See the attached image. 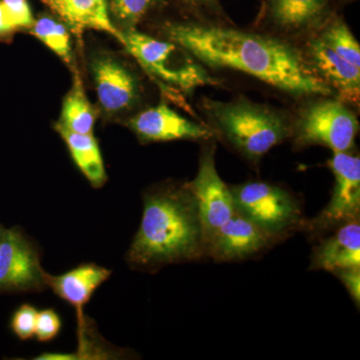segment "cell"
Returning a JSON list of instances; mask_svg holds the SVG:
<instances>
[{"label":"cell","mask_w":360,"mask_h":360,"mask_svg":"<svg viewBox=\"0 0 360 360\" xmlns=\"http://www.w3.org/2000/svg\"><path fill=\"white\" fill-rule=\"evenodd\" d=\"M39 310L32 305H20L11 317V328L20 340H30L34 336L35 322Z\"/></svg>","instance_id":"603a6c76"},{"label":"cell","mask_w":360,"mask_h":360,"mask_svg":"<svg viewBox=\"0 0 360 360\" xmlns=\"http://www.w3.org/2000/svg\"><path fill=\"white\" fill-rule=\"evenodd\" d=\"M4 231H6V229L0 225V246H1L2 239H4Z\"/></svg>","instance_id":"f1b7e54d"},{"label":"cell","mask_w":360,"mask_h":360,"mask_svg":"<svg viewBox=\"0 0 360 360\" xmlns=\"http://www.w3.org/2000/svg\"><path fill=\"white\" fill-rule=\"evenodd\" d=\"M165 32L170 41L212 68L241 71L293 96L333 94L302 52L281 40L196 23H170Z\"/></svg>","instance_id":"6da1fadb"},{"label":"cell","mask_w":360,"mask_h":360,"mask_svg":"<svg viewBox=\"0 0 360 360\" xmlns=\"http://www.w3.org/2000/svg\"><path fill=\"white\" fill-rule=\"evenodd\" d=\"M236 212L277 243L302 231L305 219L300 198L283 187L264 181L229 186Z\"/></svg>","instance_id":"5b68a950"},{"label":"cell","mask_w":360,"mask_h":360,"mask_svg":"<svg viewBox=\"0 0 360 360\" xmlns=\"http://www.w3.org/2000/svg\"><path fill=\"white\" fill-rule=\"evenodd\" d=\"M212 110L225 141L253 163L290 135L281 116L248 101L212 104Z\"/></svg>","instance_id":"3957f363"},{"label":"cell","mask_w":360,"mask_h":360,"mask_svg":"<svg viewBox=\"0 0 360 360\" xmlns=\"http://www.w3.org/2000/svg\"><path fill=\"white\" fill-rule=\"evenodd\" d=\"M75 35L87 30L108 33L122 42V32L110 18L108 0H41Z\"/></svg>","instance_id":"9a60e30c"},{"label":"cell","mask_w":360,"mask_h":360,"mask_svg":"<svg viewBox=\"0 0 360 360\" xmlns=\"http://www.w3.org/2000/svg\"><path fill=\"white\" fill-rule=\"evenodd\" d=\"M111 274L110 269L101 265L84 264L59 276H52L45 271L44 281L47 288L77 310L80 329L85 326L84 307L97 288L110 278Z\"/></svg>","instance_id":"4fadbf2b"},{"label":"cell","mask_w":360,"mask_h":360,"mask_svg":"<svg viewBox=\"0 0 360 360\" xmlns=\"http://www.w3.org/2000/svg\"><path fill=\"white\" fill-rule=\"evenodd\" d=\"M58 123L66 129L77 134H87L94 132L96 113L87 99L82 80L78 75H75L72 89L65 97Z\"/></svg>","instance_id":"ac0fdd59"},{"label":"cell","mask_w":360,"mask_h":360,"mask_svg":"<svg viewBox=\"0 0 360 360\" xmlns=\"http://www.w3.org/2000/svg\"><path fill=\"white\" fill-rule=\"evenodd\" d=\"M357 118L338 101L314 103L303 112L296 127L298 146H326L333 153H349L359 132Z\"/></svg>","instance_id":"52a82bcc"},{"label":"cell","mask_w":360,"mask_h":360,"mask_svg":"<svg viewBox=\"0 0 360 360\" xmlns=\"http://www.w3.org/2000/svg\"><path fill=\"white\" fill-rule=\"evenodd\" d=\"M99 103L108 113L129 110L137 96L136 82L124 65L115 58L99 56L91 63Z\"/></svg>","instance_id":"5bb4252c"},{"label":"cell","mask_w":360,"mask_h":360,"mask_svg":"<svg viewBox=\"0 0 360 360\" xmlns=\"http://www.w3.org/2000/svg\"><path fill=\"white\" fill-rule=\"evenodd\" d=\"M125 259L130 269L150 274L205 259L200 210L188 182L161 184L143 194L141 225Z\"/></svg>","instance_id":"7a4b0ae2"},{"label":"cell","mask_w":360,"mask_h":360,"mask_svg":"<svg viewBox=\"0 0 360 360\" xmlns=\"http://www.w3.org/2000/svg\"><path fill=\"white\" fill-rule=\"evenodd\" d=\"M129 127L143 142L210 141L214 136L212 129L187 120L165 103L134 116Z\"/></svg>","instance_id":"8fae6325"},{"label":"cell","mask_w":360,"mask_h":360,"mask_svg":"<svg viewBox=\"0 0 360 360\" xmlns=\"http://www.w3.org/2000/svg\"><path fill=\"white\" fill-rule=\"evenodd\" d=\"M123 46L149 75L167 89L189 92L206 85L219 84L180 45L153 39L135 30L122 32Z\"/></svg>","instance_id":"277c9868"},{"label":"cell","mask_w":360,"mask_h":360,"mask_svg":"<svg viewBox=\"0 0 360 360\" xmlns=\"http://www.w3.org/2000/svg\"><path fill=\"white\" fill-rule=\"evenodd\" d=\"M110 11L118 23L125 30L134 25L144 18L160 2V0H108Z\"/></svg>","instance_id":"7402d4cb"},{"label":"cell","mask_w":360,"mask_h":360,"mask_svg":"<svg viewBox=\"0 0 360 360\" xmlns=\"http://www.w3.org/2000/svg\"><path fill=\"white\" fill-rule=\"evenodd\" d=\"M326 0H271V14L279 25L302 28L319 20L326 11Z\"/></svg>","instance_id":"d6986e66"},{"label":"cell","mask_w":360,"mask_h":360,"mask_svg":"<svg viewBox=\"0 0 360 360\" xmlns=\"http://www.w3.org/2000/svg\"><path fill=\"white\" fill-rule=\"evenodd\" d=\"M215 146L203 150L198 174L188 182L198 201L205 250L213 236L236 213L231 188L219 176L215 165Z\"/></svg>","instance_id":"9c48e42d"},{"label":"cell","mask_w":360,"mask_h":360,"mask_svg":"<svg viewBox=\"0 0 360 360\" xmlns=\"http://www.w3.org/2000/svg\"><path fill=\"white\" fill-rule=\"evenodd\" d=\"M32 33L46 45L68 65H72V49L70 30L60 21L51 16H40L32 26Z\"/></svg>","instance_id":"ffe728a7"},{"label":"cell","mask_w":360,"mask_h":360,"mask_svg":"<svg viewBox=\"0 0 360 360\" xmlns=\"http://www.w3.org/2000/svg\"><path fill=\"white\" fill-rule=\"evenodd\" d=\"M16 30L32 27L34 20L27 0H1Z\"/></svg>","instance_id":"d4e9b609"},{"label":"cell","mask_w":360,"mask_h":360,"mask_svg":"<svg viewBox=\"0 0 360 360\" xmlns=\"http://www.w3.org/2000/svg\"><path fill=\"white\" fill-rule=\"evenodd\" d=\"M278 245L250 219L234 213L213 236L205 250V259L239 262L259 257Z\"/></svg>","instance_id":"30bf717a"},{"label":"cell","mask_w":360,"mask_h":360,"mask_svg":"<svg viewBox=\"0 0 360 360\" xmlns=\"http://www.w3.org/2000/svg\"><path fill=\"white\" fill-rule=\"evenodd\" d=\"M338 56L360 68V47L349 28L341 20L333 23L321 37Z\"/></svg>","instance_id":"44dd1931"},{"label":"cell","mask_w":360,"mask_h":360,"mask_svg":"<svg viewBox=\"0 0 360 360\" xmlns=\"http://www.w3.org/2000/svg\"><path fill=\"white\" fill-rule=\"evenodd\" d=\"M333 276L340 279V283L347 288L350 297L354 300L357 309L360 307V269H347L336 270Z\"/></svg>","instance_id":"484cf974"},{"label":"cell","mask_w":360,"mask_h":360,"mask_svg":"<svg viewBox=\"0 0 360 360\" xmlns=\"http://www.w3.org/2000/svg\"><path fill=\"white\" fill-rule=\"evenodd\" d=\"M310 56L317 72L326 82H330L341 96L352 101L359 98L360 68L338 56L321 39H314L310 44Z\"/></svg>","instance_id":"2e32d148"},{"label":"cell","mask_w":360,"mask_h":360,"mask_svg":"<svg viewBox=\"0 0 360 360\" xmlns=\"http://www.w3.org/2000/svg\"><path fill=\"white\" fill-rule=\"evenodd\" d=\"M61 319L54 309L39 311L35 322L34 336L39 342H49L60 333Z\"/></svg>","instance_id":"cb8c5ba5"},{"label":"cell","mask_w":360,"mask_h":360,"mask_svg":"<svg viewBox=\"0 0 360 360\" xmlns=\"http://www.w3.org/2000/svg\"><path fill=\"white\" fill-rule=\"evenodd\" d=\"M16 30L13 21L9 18L7 13L6 7L0 0V37H6V35L11 34L14 30Z\"/></svg>","instance_id":"4316f807"},{"label":"cell","mask_w":360,"mask_h":360,"mask_svg":"<svg viewBox=\"0 0 360 360\" xmlns=\"http://www.w3.org/2000/svg\"><path fill=\"white\" fill-rule=\"evenodd\" d=\"M40 251L20 229L4 231L0 246V293L42 292L47 290Z\"/></svg>","instance_id":"ba28073f"},{"label":"cell","mask_w":360,"mask_h":360,"mask_svg":"<svg viewBox=\"0 0 360 360\" xmlns=\"http://www.w3.org/2000/svg\"><path fill=\"white\" fill-rule=\"evenodd\" d=\"M186 1L193 6H212L217 2V0H186Z\"/></svg>","instance_id":"83f0119b"},{"label":"cell","mask_w":360,"mask_h":360,"mask_svg":"<svg viewBox=\"0 0 360 360\" xmlns=\"http://www.w3.org/2000/svg\"><path fill=\"white\" fill-rule=\"evenodd\" d=\"M328 167L335 175L333 195L328 205L305 220L302 232L317 241L340 225L360 219V158L349 153H333Z\"/></svg>","instance_id":"8992f818"},{"label":"cell","mask_w":360,"mask_h":360,"mask_svg":"<svg viewBox=\"0 0 360 360\" xmlns=\"http://www.w3.org/2000/svg\"><path fill=\"white\" fill-rule=\"evenodd\" d=\"M310 255L309 270L360 269V219L347 222L319 239Z\"/></svg>","instance_id":"7c38bea8"},{"label":"cell","mask_w":360,"mask_h":360,"mask_svg":"<svg viewBox=\"0 0 360 360\" xmlns=\"http://www.w3.org/2000/svg\"><path fill=\"white\" fill-rule=\"evenodd\" d=\"M56 131L65 142L68 150L85 179L94 188H101L108 181L101 148L92 134H77L56 123Z\"/></svg>","instance_id":"e0dca14e"}]
</instances>
